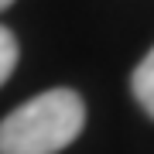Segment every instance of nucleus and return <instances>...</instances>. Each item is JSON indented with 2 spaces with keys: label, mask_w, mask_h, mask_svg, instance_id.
Here are the masks:
<instances>
[{
  "label": "nucleus",
  "mask_w": 154,
  "mask_h": 154,
  "mask_svg": "<svg viewBox=\"0 0 154 154\" xmlns=\"http://www.w3.org/2000/svg\"><path fill=\"white\" fill-rule=\"evenodd\" d=\"M86 106L72 89H48L0 120V154H58L82 134Z\"/></svg>",
  "instance_id": "obj_1"
},
{
  "label": "nucleus",
  "mask_w": 154,
  "mask_h": 154,
  "mask_svg": "<svg viewBox=\"0 0 154 154\" xmlns=\"http://www.w3.org/2000/svg\"><path fill=\"white\" fill-rule=\"evenodd\" d=\"M130 86H134V99L144 106V113H147V116H154V48L144 55V62H140V65L134 69Z\"/></svg>",
  "instance_id": "obj_2"
},
{
  "label": "nucleus",
  "mask_w": 154,
  "mask_h": 154,
  "mask_svg": "<svg viewBox=\"0 0 154 154\" xmlns=\"http://www.w3.org/2000/svg\"><path fill=\"white\" fill-rule=\"evenodd\" d=\"M14 65H17V41L7 28H0V86L11 79Z\"/></svg>",
  "instance_id": "obj_3"
},
{
  "label": "nucleus",
  "mask_w": 154,
  "mask_h": 154,
  "mask_svg": "<svg viewBox=\"0 0 154 154\" xmlns=\"http://www.w3.org/2000/svg\"><path fill=\"white\" fill-rule=\"evenodd\" d=\"M14 4V0H0V11H4V7H11Z\"/></svg>",
  "instance_id": "obj_4"
}]
</instances>
